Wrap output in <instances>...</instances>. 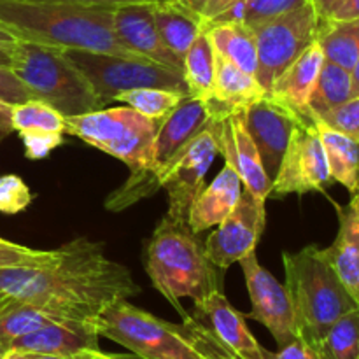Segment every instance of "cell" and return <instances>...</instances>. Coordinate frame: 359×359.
I'll return each instance as SVG.
<instances>
[{
  "label": "cell",
  "instance_id": "6da1fadb",
  "mask_svg": "<svg viewBox=\"0 0 359 359\" xmlns=\"http://www.w3.org/2000/svg\"><path fill=\"white\" fill-rule=\"evenodd\" d=\"M0 291L23 304L77 321H95L107 307L140 293L125 265L105 256L102 242L77 237L42 266L0 269Z\"/></svg>",
  "mask_w": 359,
  "mask_h": 359
},
{
  "label": "cell",
  "instance_id": "7a4b0ae2",
  "mask_svg": "<svg viewBox=\"0 0 359 359\" xmlns=\"http://www.w3.org/2000/svg\"><path fill=\"white\" fill-rule=\"evenodd\" d=\"M109 4L63 0H0V25L20 41L60 49L132 55L116 39Z\"/></svg>",
  "mask_w": 359,
  "mask_h": 359
},
{
  "label": "cell",
  "instance_id": "3957f363",
  "mask_svg": "<svg viewBox=\"0 0 359 359\" xmlns=\"http://www.w3.org/2000/svg\"><path fill=\"white\" fill-rule=\"evenodd\" d=\"M144 266L154 290L175 309L182 319V298L198 302L223 290L217 266L210 263L203 242L186 221L165 216L154 228L144 251Z\"/></svg>",
  "mask_w": 359,
  "mask_h": 359
},
{
  "label": "cell",
  "instance_id": "277c9868",
  "mask_svg": "<svg viewBox=\"0 0 359 359\" xmlns=\"http://www.w3.org/2000/svg\"><path fill=\"white\" fill-rule=\"evenodd\" d=\"M284 286L297 316L298 335L318 346L333 323L358 307L325 255V249L307 245L298 252H283Z\"/></svg>",
  "mask_w": 359,
  "mask_h": 359
},
{
  "label": "cell",
  "instance_id": "5b68a950",
  "mask_svg": "<svg viewBox=\"0 0 359 359\" xmlns=\"http://www.w3.org/2000/svg\"><path fill=\"white\" fill-rule=\"evenodd\" d=\"M95 326L100 337L132 351L139 359H216L209 344L189 321L174 325L128 300L105 309Z\"/></svg>",
  "mask_w": 359,
  "mask_h": 359
},
{
  "label": "cell",
  "instance_id": "8992f818",
  "mask_svg": "<svg viewBox=\"0 0 359 359\" xmlns=\"http://www.w3.org/2000/svg\"><path fill=\"white\" fill-rule=\"evenodd\" d=\"M9 69L27 86L32 98L44 102L65 118L104 109L65 49L20 41L13 48Z\"/></svg>",
  "mask_w": 359,
  "mask_h": 359
},
{
  "label": "cell",
  "instance_id": "52a82bcc",
  "mask_svg": "<svg viewBox=\"0 0 359 359\" xmlns=\"http://www.w3.org/2000/svg\"><path fill=\"white\" fill-rule=\"evenodd\" d=\"M210 118L212 112L209 102L186 95L177 107L160 121L146 167L137 174H130V177L107 196L105 209L119 212L154 195L156 189L161 188V179L179 153L188 146L196 133L209 125Z\"/></svg>",
  "mask_w": 359,
  "mask_h": 359
},
{
  "label": "cell",
  "instance_id": "ba28073f",
  "mask_svg": "<svg viewBox=\"0 0 359 359\" xmlns=\"http://www.w3.org/2000/svg\"><path fill=\"white\" fill-rule=\"evenodd\" d=\"M158 126L160 121L139 114L128 105L65 118V133L121 160L128 165L130 174L146 167Z\"/></svg>",
  "mask_w": 359,
  "mask_h": 359
},
{
  "label": "cell",
  "instance_id": "9c48e42d",
  "mask_svg": "<svg viewBox=\"0 0 359 359\" xmlns=\"http://www.w3.org/2000/svg\"><path fill=\"white\" fill-rule=\"evenodd\" d=\"M67 56L84 74L104 107L119 93L139 88H163L189 95L184 74L142 56L67 49Z\"/></svg>",
  "mask_w": 359,
  "mask_h": 359
},
{
  "label": "cell",
  "instance_id": "30bf717a",
  "mask_svg": "<svg viewBox=\"0 0 359 359\" xmlns=\"http://www.w3.org/2000/svg\"><path fill=\"white\" fill-rule=\"evenodd\" d=\"M318 11L312 2L255 28L258 69L256 79L270 93L280 74L318 39Z\"/></svg>",
  "mask_w": 359,
  "mask_h": 359
},
{
  "label": "cell",
  "instance_id": "8fae6325",
  "mask_svg": "<svg viewBox=\"0 0 359 359\" xmlns=\"http://www.w3.org/2000/svg\"><path fill=\"white\" fill-rule=\"evenodd\" d=\"M332 182L333 179L318 130L311 116L304 114L291 133L286 153L270 186L269 198H284L293 193L305 195L312 191H325Z\"/></svg>",
  "mask_w": 359,
  "mask_h": 359
},
{
  "label": "cell",
  "instance_id": "7c38bea8",
  "mask_svg": "<svg viewBox=\"0 0 359 359\" xmlns=\"http://www.w3.org/2000/svg\"><path fill=\"white\" fill-rule=\"evenodd\" d=\"M184 319L209 344L216 359H265L245 316L228 302L223 290L195 302V312Z\"/></svg>",
  "mask_w": 359,
  "mask_h": 359
},
{
  "label": "cell",
  "instance_id": "4fadbf2b",
  "mask_svg": "<svg viewBox=\"0 0 359 359\" xmlns=\"http://www.w3.org/2000/svg\"><path fill=\"white\" fill-rule=\"evenodd\" d=\"M217 154L219 149L212 116L209 125L189 140L161 179V188H165L168 195V217L177 221L188 219L189 209L205 188V175Z\"/></svg>",
  "mask_w": 359,
  "mask_h": 359
},
{
  "label": "cell",
  "instance_id": "5bb4252c",
  "mask_svg": "<svg viewBox=\"0 0 359 359\" xmlns=\"http://www.w3.org/2000/svg\"><path fill=\"white\" fill-rule=\"evenodd\" d=\"M238 263L244 272L245 287L252 304V311L245 316V319L262 323L272 333L279 347L300 337L293 302L286 286L262 266L255 251L245 255Z\"/></svg>",
  "mask_w": 359,
  "mask_h": 359
},
{
  "label": "cell",
  "instance_id": "9a60e30c",
  "mask_svg": "<svg viewBox=\"0 0 359 359\" xmlns=\"http://www.w3.org/2000/svg\"><path fill=\"white\" fill-rule=\"evenodd\" d=\"M265 202L242 189L233 210L203 242L210 263L219 270H226L233 263L241 262L245 255L256 249L265 231Z\"/></svg>",
  "mask_w": 359,
  "mask_h": 359
},
{
  "label": "cell",
  "instance_id": "2e32d148",
  "mask_svg": "<svg viewBox=\"0 0 359 359\" xmlns=\"http://www.w3.org/2000/svg\"><path fill=\"white\" fill-rule=\"evenodd\" d=\"M302 116V112L294 111L270 93L263 95L259 100L244 109L245 128L258 147L263 168L270 181L277 175L291 133Z\"/></svg>",
  "mask_w": 359,
  "mask_h": 359
},
{
  "label": "cell",
  "instance_id": "e0dca14e",
  "mask_svg": "<svg viewBox=\"0 0 359 359\" xmlns=\"http://www.w3.org/2000/svg\"><path fill=\"white\" fill-rule=\"evenodd\" d=\"M214 125L219 154H223L224 161L237 172L245 191L266 202L272 181L263 168L255 140L245 128L244 111L214 116Z\"/></svg>",
  "mask_w": 359,
  "mask_h": 359
},
{
  "label": "cell",
  "instance_id": "ac0fdd59",
  "mask_svg": "<svg viewBox=\"0 0 359 359\" xmlns=\"http://www.w3.org/2000/svg\"><path fill=\"white\" fill-rule=\"evenodd\" d=\"M156 2L158 0H142V2H126L116 6L112 13V28L116 39L132 55L149 58L182 72V60L163 44L158 34L156 21H154Z\"/></svg>",
  "mask_w": 359,
  "mask_h": 359
},
{
  "label": "cell",
  "instance_id": "d6986e66",
  "mask_svg": "<svg viewBox=\"0 0 359 359\" xmlns=\"http://www.w3.org/2000/svg\"><path fill=\"white\" fill-rule=\"evenodd\" d=\"M98 335L95 321H65L53 323L44 328L20 337L11 344L9 351H20L25 354H55V356H72L86 349H98Z\"/></svg>",
  "mask_w": 359,
  "mask_h": 359
},
{
  "label": "cell",
  "instance_id": "ffe728a7",
  "mask_svg": "<svg viewBox=\"0 0 359 359\" xmlns=\"http://www.w3.org/2000/svg\"><path fill=\"white\" fill-rule=\"evenodd\" d=\"M241 195V177L230 165L224 163L223 170L216 175V179L207 188L200 191V195L193 202L188 219H186L189 230L195 235H200L210 228L217 226L233 210Z\"/></svg>",
  "mask_w": 359,
  "mask_h": 359
},
{
  "label": "cell",
  "instance_id": "44dd1931",
  "mask_svg": "<svg viewBox=\"0 0 359 359\" xmlns=\"http://www.w3.org/2000/svg\"><path fill=\"white\" fill-rule=\"evenodd\" d=\"M339 233L325 249L330 265L351 297L359 305V196L353 195L346 207H339Z\"/></svg>",
  "mask_w": 359,
  "mask_h": 359
},
{
  "label": "cell",
  "instance_id": "7402d4cb",
  "mask_svg": "<svg viewBox=\"0 0 359 359\" xmlns=\"http://www.w3.org/2000/svg\"><path fill=\"white\" fill-rule=\"evenodd\" d=\"M263 95H266V91L258 83L255 74L238 69L235 63L228 62L216 53V76L210 97L207 98L214 116L244 111Z\"/></svg>",
  "mask_w": 359,
  "mask_h": 359
},
{
  "label": "cell",
  "instance_id": "603a6c76",
  "mask_svg": "<svg viewBox=\"0 0 359 359\" xmlns=\"http://www.w3.org/2000/svg\"><path fill=\"white\" fill-rule=\"evenodd\" d=\"M325 55L318 42L309 46L273 83L270 95L283 100L294 111L307 114L309 100L321 74Z\"/></svg>",
  "mask_w": 359,
  "mask_h": 359
},
{
  "label": "cell",
  "instance_id": "cb8c5ba5",
  "mask_svg": "<svg viewBox=\"0 0 359 359\" xmlns=\"http://www.w3.org/2000/svg\"><path fill=\"white\" fill-rule=\"evenodd\" d=\"M309 116L312 118V123H314L323 147H325L332 179L342 184L351 195H356L359 193V142L347 137L346 133L328 126L318 116Z\"/></svg>",
  "mask_w": 359,
  "mask_h": 359
},
{
  "label": "cell",
  "instance_id": "d4e9b609",
  "mask_svg": "<svg viewBox=\"0 0 359 359\" xmlns=\"http://www.w3.org/2000/svg\"><path fill=\"white\" fill-rule=\"evenodd\" d=\"M154 21L163 44L181 60H184L195 39L205 30V25L175 0H158Z\"/></svg>",
  "mask_w": 359,
  "mask_h": 359
},
{
  "label": "cell",
  "instance_id": "484cf974",
  "mask_svg": "<svg viewBox=\"0 0 359 359\" xmlns=\"http://www.w3.org/2000/svg\"><path fill=\"white\" fill-rule=\"evenodd\" d=\"M205 32L217 55L256 76L258 51L255 30L238 23H210L205 27Z\"/></svg>",
  "mask_w": 359,
  "mask_h": 359
},
{
  "label": "cell",
  "instance_id": "4316f807",
  "mask_svg": "<svg viewBox=\"0 0 359 359\" xmlns=\"http://www.w3.org/2000/svg\"><path fill=\"white\" fill-rule=\"evenodd\" d=\"M65 318L9 298L0 305V351L6 353L16 339Z\"/></svg>",
  "mask_w": 359,
  "mask_h": 359
},
{
  "label": "cell",
  "instance_id": "83f0119b",
  "mask_svg": "<svg viewBox=\"0 0 359 359\" xmlns=\"http://www.w3.org/2000/svg\"><path fill=\"white\" fill-rule=\"evenodd\" d=\"M316 42L328 62L351 72L359 56V18L349 21L321 20Z\"/></svg>",
  "mask_w": 359,
  "mask_h": 359
},
{
  "label": "cell",
  "instance_id": "f1b7e54d",
  "mask_svg": "<svg viewBox=\"0 0 359 359\" xmlns=\"http://www.w3.org/2000/svg\"><path fill=\"white\" fill-rule=\"evenodd\" d=\"M182 74L191 97L203 98V100L210 97L214 76H216V51L205 30L195 39L191 48L184 55Z\"/></svg>",
  "mask_w": 359,
  "mask_h": 359
},
{
  "label": "cell",
  "instance_id": "f546056e",
  "mask_svg": "<svg viewBox=\"0 0 359 359\" xmlns=\"http://www.w3.org/2000/svg\"><path fill=\"white\" fill-rule=\"evenodd\" d=\"M353 98V79L349 70L325 60L314 91L309 100V114L321 116Z\"/></svg>",
  "mask_w": 359,
  "mask_h": 359
},
{
  "label": "cell",
  "instance_id": "4dcf8cb0",
  "mask_svg": "<svg viewBox=\"0 0 359 359\" xmlns=\"http://www.w3.org/2000/svg\"><path fill=\"white\" fill-rule=\"evenodd\" d=\"M309 2L311 0H235L212 23H238L255 30Z\"/></svg>",
  "mask_w": 359,
  "mask_h": 359
},
{
  "label": "cell",
  "instance_id": "1f68e13d",
  "mask_svg": "<svg viewBox=\"0 0 359 359\" xmlns=\"http://www.w3.org/2000/svg\"><path fill=\"white\" fill-rule=\"evenodd\" d=\"M316 347L325 359H359V305L333 323Z\"/></svg>",
  "mask_w": 359,
  "mask_h": 359
},
{
  "label": "cell",
  "instance_id": "d6a6232c",
  "mask_svg": "<svg viewBox=\"0 0 359 359\" xmlns=\"http://www.w3.org/2000/svg\"><path fill=\"white\" fill-rule=\"evenodd\" d=\"M13 128L21 133H65V116L41 100L13 105Z\"/></svg>",
  "mask_w": 359,
  "mask_h": 359
},
{
  "label": "cell",
  "instance_id": "836d02e7",
  "mask_svg": "<svg viewBox=\"0 0 359 359\" xmlns=\"http://www.w3.org/2000/svg\"><path fill=\"white\" fill-rule=\"evenodd\" d=\"M184 97V93L163 90V88H139V90L119 93L116 100L123 102L125 105L132 107L133 111L153 119V121H161L168 112L177 107L179 102Z\"/></svg>",
  "mask_w": 359,
  "mask_h": 359
},
{
  "label": "cell",
  "instance_id": "e575fe53",
  "mask_svg": "<svg viewBox=\"0 0 359 359\" xmlns=\"http://www.w3.org/2000/svg\"><path fill=\"white\" fill-rule=\"evenodd\" d=\"M56 255L58 249H32L0 238V269L48 265Z\"/></svg>",
  "mask_w": 359,
  "mask_h": 359
},
{
  "label": "cell",
  "instance_id": "d590c367",
  "mask_svg": "<svg viewBox=\"0 0 359 359\" xmlns=\"http://www.w3.org/2000/svg\"><path fill=\"white\" fill-rule=\"evenodd\" d=\"M32 203V193L27 182L16 174L0 175V212H23Z\"/></svg>",
  "mask_w": 359,
  "mask_h": 359
},
{
  "label": "cell",
  "instance_id": "8d00e7d4",
  "mask_svg": "<svg viewBox=\"0 0 359 359\" xmlns=\"http://www.w3.org/2000/svg\"><path fill=\"white\" fill-rule=\"evenodd\" d=\"M332 128L346 133L347 137L359 142V97H353L346 104L318 116Z\"/></svg>",
  "mask_w": 359,
  "mask_h": 359
},
{
  "label": "cell",
  "instance_id": "74e56055",
  "mask_svg": "<svg viewBox=\"0 0 359 359\" xmlns=\"http://www.w3.org/2000/svg\"><path fill=\"white\" fill-rule=\"evenodd\" d=\"M65 133H21V142L25 146V154L30 160H42L49 156L53 149L63 144Z\"/></svg>",
  "mask_w": 359,
  "mask_h": 359
},
{
  "label": "cell",
  "instance_id": "f35d334b",
  "mask_svg": "<svg viewBox=\"0 0 359 359\" xmlns=\"http://www.w3.org/2000/svg\"><path fill=\"white\" fill-rule=\"evenodd\" d=\"M0 100L11 105H18L27 100H32L30 91L18 79L16 74L9 67L2 65H0Z\"/></svg>",
  "mask_w": 359,
  "mask_h": 359
},
{
  "label": "cell",
  "instance_id": "ab89813d",
  "mask_svg": "<svg viewBox=\"0 0 359 359\" xmlns=\"http://www.w3.org/2000/svg\"><path fill=\"white\" fill-rule=\"evenodd\" d=\"M263 358L265 359H325L314 344L307 342L302 337H297L286 346L279 347V351H269L263 347Z\"/></svg>",
  "mask_w": 359,
  "mask_h": 359
},
{
  "label": "cell",
  "instance_id": "60d3db41",
  "mask_svg": "<svg viewBox=\"0 0 359 359\" xmlns=\"http://www.w3.org/2000/svg\"><path fill=\"white\" fill-rule=\"evenodd\" d=\"M175 2L184 7V9H188L189 13L195 14L207 27L221 13H224L235 0H175Z\"/></svg>",
  "mask_w": 359,
  "mask_h": 359
},
{
  "label": "cell",
  "instance_id": "b9f144b4",
  "mask_svg": "<svg viewBox=\"0 0 359 359\" xmlns=\"http://www.w3.org/2000/svg\"><path fill=\"white\" fill-rule=\"evenodd\" d=\"M359 18V0H346L328 20L335 21H349V20H358Z\"/></svg>",
  "mask_w": 359,
  "mask_h": 359
},
{
  "label": "cell",
  "instance_id": "7bdbcfd3",
  "mask_svg": "<svg viewBox=\"0 0 359 359\" xmlns=\"http://www.w3.org/2000/svg\"><path fill=\"white\" fill-rule=\"evenodd\" d=\"M13 132V105L0 100V142Z\"/></svg>",
  "mask_w": 359,
  "mask_h": 359
},
{
  "label": "cell",
  "instance_id": "ee69618b",
  "mask_svg": "<svg viewBox=\"0 0 359 359\" xmlns=\"http://www.w3.org/2000/svg\"><path fill=\"white\" fill-rule=\"evenodd\" d=\"M311 2L318 11L319 20H328L346 0H311Z\"/></svg>",
  "mask_w": 359,
  "mask_h": 359
},
{
  "label": "cell",
  "instance_id": "f6af8a7d",
  "mask_svg": "<svg viewBox=\"0 0 359 359\" xmlns=\"http://www.w3.org/2000/svg\"><path fill=\"white\" fill-rule=\"evenodd\" d=\"M72 359H132L125 356H114V354H105L100 349H86L81 353L72 354Z\"/></svg>",
  "mask_w": 359,
  "mask_h": 359
},
{
  "label": "cell",
  "instance_id": "bcb514c9",
  "mask_svg": "<svg viewBox=\"0 0 359 359\" xmlns=\"http://www.w3.org/2000/svg\"><path fill=\"white\" fill-rule=\"evenodd\" d=\"M18 42H20V39L0 25V48H14Z\"/></svg>",
  "mask_w": 359,
  "mask_h": 359
},
{
  "label": "cell",
  "instance_id": "7dc6e473",
  "mask_svg": "<svg viewBox=\"0 0 359 359\" xmlns=\"http://www.w3.org/2000/svg\"><path fill=\"white\" fill-rule=\"evenodd\" d=\"M63 2H77V4H109V6H119L126 2H142V0H63Z\"/></svg>",
  "mask_w": 359,
  "mask_h": 359
},
{
  "label": "cell",
  "instance_id": "c3c4849f",
  "mask_svg": "<svg viewBox=\"0 0 359 359\" xmlns=\"http://www.w3.org/2000/svg\"><path fill=\"white\" fill-rule=\"evenodd\" d=\"M351 79H353V97H359V56L351 70Z\"/></svg>",
  "mask_w": 359,
  "mask_h": 359
},
{
  "label": "cell",
  "instance_id": "681fc988",
  "mask_svg": "<svg viewBox=\"0 0 359 359\" xmlns=\"http://www.w3.org/2000/svg\"><path fill=\"white\" fill-rule=\"evenodd\" d=\"M13 58V48H0V65L9 67Z\"/></svg>",
  "mask_w": 359,
  "mask_h": 359
},
{
  "label": "cell",
  "instance_id": "f907efd6",
  "mask_svg": "<svg viewBox=\"0 0 359 359\" xmlns=\"http://www.w3.org/2000/svg\"><path fill=\"white\" fill-rule=\"evenodd\" d=\"M4 359H32L28 354L25 353H20V351H6V354H4Z\"/></svg>",
  "mask_w": 359,
  "mask_h": 359
},
{
  "label": "cell",
  "instance_id": "816d5d0a",
  "mask_svg": "<svg viewBox=\"0 0 359 359\" xmlns=\"http://www.w3.org/2000/svg\"><path fill=\"white\" fill-rule=\"evenodd\" d=\"M32 359H72V356H55V354H28Z\"/></svg>",
  "mask_w": 359,
  "mask_h": 359
},
{
  "label": "cell",
  "instance_id": "f5cc1de1",
  "mask_svg": "<svg viewBox=\"0 0 359 359\" xmlns=\"http://www.w3.org/2000/svg\"><path fill=\"white\" fill-rule=\"evenodd\" d=\"M9 298H11V297H7V294H4L2 291H0V305H2L6 300H9Z\"/></svg>",
  "mask_w": 359,
  "mask_h": 359
},
{
  "label": "cell",
  "instance_id": "db71d44e",
  "mask_svg": "<svg viewBox=\"0 0 359 359\" xmlns=\"http://www.w3.org/2000/svg\"><path fill=\"white\" fill-rule=\"evenodd\" d=\"M4 354L6 353H4V351H0V359H4Z\"/></svg>",
  "mask_w": 359,
  "mask_h": 359
},
{
  "label": "cell",
  "instance_id": "11a10c76",
  "mask_svg": "<svg viewBox=\"0 0 359 359\" xmlns=\"http://www.w3.org/2000/svg\"><path fill=\"white\" fill-rule=\"evenodd\" d=\"M358 196H359V193H358Z\"/></svg>",
  "mask_w": 359,
  "mask_h": 359
}]
</instances>
